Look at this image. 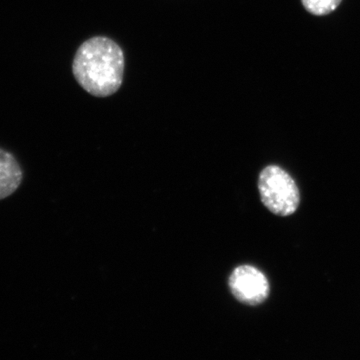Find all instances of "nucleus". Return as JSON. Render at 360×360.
I'll return each mask as SVG.
<instances>
[{"instance_id": "nucleus-3", "label": "nucleus", "mask_w": 360, "mask_h": 360, "mask_svg": "<svg viewBox=\"0 0 360 360\" xmlns=\"http://www.w3.org/2000/svg\"><path fill=\"white\" fill-rule=\"evenodd\" d=\"M229 285L236 300L250 307L262 304L270 293L269 279L252 265L236 267L229 276Z\"/></svg>"}, {"instance_id": "nucleus-1", "label": "nucleus", "mask_w": 360, "mask_h": 360, "mask_svg": "<svg viewBox=\"0 0 360 360\" xmlns=\"http://www.w3.org/2000/svg\"><path fill=\"white\" fill-rule=\"evenodd\" d=\"M78 84L94 96H110L120 89L124 72V56L117 44L103 37L80 45L72 63Z\"/></svg>"}, {"instance_id": "nucleus-2", "label": "nucleus", "mask_w": 360, "mask_h": 360, "mask_svg": "<svg viewBox=\"0 0 360 360\" xmlns=\"http://www.w3.org/2000/svg\"><path fill=\"white\" fill-rule=\"evenodd\" d=\"M258 191L265 207L278 217H290L300 207L297 184L281 167L269 165L262 170L258 177Z\"/></svg>"}, {"instance_id": "nucleus-5", "label": "nucleus", "mask_w": 360, "mask_h": 360, "mask_svg": "<svg viewBox=\"0 0 360 360\" xmlns=\"http://www.w3.org/2000/svg\"><path fill=\"white\" fill-rule=\"evenodd\" d=\"M303 6L314 15H326L335 11L342 0H302Z\"/></svg>"}, {"instance_id": "nucleus-4", "label": "nucleus", "mask_w": 360, "mask_h": 360, "mask_svg": "<svg viewBox=\"0 0 360 360\" xmlns=\"http://www.w3.org/2000/svg\"><path fill=\"white\" fill-rule=\"evenodd\" d=\"M23 170L15 156L0 148V200L13 195L20 188Z\"/></svg>"}]
</instances>
